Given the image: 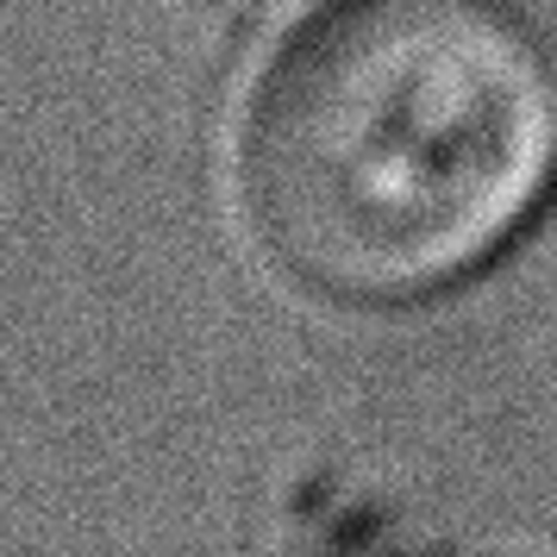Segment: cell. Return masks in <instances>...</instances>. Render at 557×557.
Instances as JSON below:
<instances>
[{
	"label": "cell",
	"mask_w": 557,
	"mask_h": 557,
	"mask_svg": "<svg viewBox=\"0 0 557 557\" xmlns=\"http://www.w3.org/2000/svg\"><path fill=\"white\" fill-rule=\"evenodd\" d=\"M557 182V63L502 0H345L245 126L263 251L332 301L457 288Z\"/></svg>",
	"instance_id": "cell-1"
},
{
	"label": "cell",
	"mask_w": 557,
	"mask_h": 557,
	"mask_svg": "<svg viewBox=\"0 0 557 557\" xmlns=\"http://www.w3.org/2000/svg\"><path fill=\"white\" fill-rule=\"evenodd\" d=\"M207 7H220L232 20H301V13L326 7V0H207Z\"/></svg>",
	"instance_id": "cell-2"
}]
</instances>
